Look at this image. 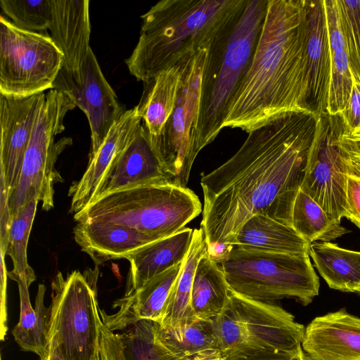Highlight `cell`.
I'll return each instance as SVG.
<instances>
[{
	"label": "cell",
	"instance_id": "cell-1",
	"mask_svg": "<svg viewBox=\"0 0 360 360\" xmlns=\"http://www.w3.org/2000/svg\"><path fill=\"white\" fill-rule=\"evenodd\" d=\"M317 120L306 110L288 113L249 133L229 160L202 177L200 228L212 258L233 246L242 225L256 214L290 225Z\"/></svg>",
	"mask_w": 360,
	"mask_h": 360
},
{
	"label": "cell",
	"instance_id": "cell-2",
	"mask_svg": "<svg viewBox=\"0 0 360 360\" xmlns=\"http://www.w3.org/2000/svg\"><path fill=\"white\" fill-rule=\"evenodd\" d=\"M307 33L306 0H268L252 61L229 102L224 128L249 134L288 113L308 111Z\"/></svg>",
	"mask_w": 360,
	"mask_h": 360
},
{
	"label": "cell",
	"instance_id": "cell-3",
	"mask_svg": "<svg viewBox=\"0 0 360 360\" xmlns=\"http://www.w3.org/2000/svg\"><path fill=\"white\" fill-rule=\"evenodd\" d=\"M246 0H161L141 16L138 43L125 63L146 83L187 57L209 49Z\"/></svg>",
	"mask_w": 360,
	"mask_h": 360
},
{
	"label": "cell",
	"instance_id": "cell-4",
	"mask_svg": "<svg viewBox=\"0 0 360 360\" xmlns=\"http://www.w3.org/2000/svg\"><path fill=\"white\" fill-rule=\"evenodd\" d=\"M267 7L268 0H246L208 49L195 131L198 153L224 129L229 102L252 61Z\"/></svg>",
	"mask_w": 360,
	"mask_h": 360
},
{
	"label": "cell",
	"instance_id": "cell-5",
	"mask_svg": "<svg viewBox=\"0 0 360 360\" xmlns=\"http://www.w3.org/2000/svg\"><path fill=\"white\" fill-rule=\"evenodd\" d=\"M202 212L195 193L169 182L152 183L103 195L73 215L77 222H108L165 238Z\"/></svg>",
	"mask_w": 360,
	"mask_h": 360
},
{
	"label": "cell",
	"instance_id": "cell-6",
	"mask_svg": "<svg viewBox=\"0 0 360 360\" xmlns=\"http://www.w3.org/2000/svg\"><path fill=\"white\" fill-rule=\"evenodd\" d=\"M231 292L272 302L294 299L304 306L319 295V278L309 253L269 252L233 246L216 259Z\"/></svg>",
	"mask_w": 360,
	"mask_h": 360
},
{
	"label": "cell",
	"instance_id": "cell-7",
	"mask_svg": "<svg viewBox=\"0 0 360 360\" xmlns=\"http://www.w3.org/2000/svg\"><path fill=\"white\" fill-rule=\"evenodd\" d=\"M212 321L224 360L264 352L303 351L305 327L272 302L231 292L226 305Z\"/></svg>",
	"mask_w": 360,
	"mask_h": 360
},
{
	"label": "cell",
	"instance_id": "cell-8",
	"mask_svg": "<svg viewBox=\"0 0 360 360\" xmlns=\"http://www.w3.org/2000/svg\"><path fill=\"white\" fill-rule=\"evenodd\" d=\"M75 107L68 96L56 89L46 94L34 120L18 186L8 197L11 219L34 200L41 202L45 211L53 207V185L62 180L55 164L63 150L72 143L70 137L57 142L55 138L64 131L65 117Z\"/></svg>",
	"mask_w": 360,
	"mask_h": 360
},
{
	"label": "cell",
	"instance_id": "cell-9",
	"mask_svg": "<svg viewBox=\"0 0 360 360\" xmlns=\"http://www.w3.org/2000/svg\"><path fill=\"white\" fill-rule=\"evenodd\" d=\"M98 269L88 275L58 272L51 282L48 338L56 342L65 360H95L102 323L96 292Z\"/></svg>",
	"mask_w": 360,
	"mask_h": 360
},
{
	"label": "cell",
	"instance_id": "cell-10",
	"mask_svg": "<svg viewBox=\"0 0 360 360\" xmlns=\"http://www.w3.org/2000/svg\"><path fill=\"white\" fill-rule=\"evenodd\" d=\"M63 61L50 36L0 16V94L25 97L52 89Z\"/></svg>",
	"mask_w": 360,
	"mask_h": 360
},
{
	"label": "cell",
	"instance_id": "cell-11",
	"mask_svg": "<svg viewBox=\"0 0 360 360\" xmlns=\"http://www.w3.org/2000/svg\"><path fill=\"white\" fill-rule=\"evenodd\" d=\"M208 49H200L182 61L181 86L174 110L160 135L149 137L170 183L182 187H186L198 154L195 149V131Z\"/></svg>",
	"mask_w": 360,
	"mask_h": 360
},
{
	"label": "cell",
	"instance_id": "cell-12",
	"mask_svg": "<svg viewBox=\"0 0 360 360\" xmlns=\"http://www.w3.org/2000/svg\"><path fill=\"white\" fill-rule=\"evenodd\" d=\"M315 136L308 155L300 188L331 217L347 218L345 169L347 157L338 139L344 131L340 115L317 116Z\"/></svg>",
	"mask_w": 360,
	"mask_h": 360
},
{
	"label": "cell",
	"instance_id": "cell-13",
	"mask_svg": "<svg viewBox=\"0 0 360 360\" xmlns=\"http://www.w3.org/2000/svg\"><path fill=\"white\" fill-rule=\"evenodd\" d=\"M53 89L68 96L86 115L91 129V150L95 152L110 129L127 110L105 78L91 49L78 75L61 68Z\"/></svg>",
	"mask_w": 360,
	"mask_h": 360
},
{
	"label": "cell",
	"instance_id": "cell-14",
	"mask_svg": "<svg viewBox=\"0 0 360 360\" xmlns=\"http://www.w3.org/2000/svg\"><path fill=\"white\" fill-rule=\"evenodd\" d=\"M44 92L25 97L0 94V184L15 190Z\"/></svg>",
	"mask_w": 360,
	"mask_h": 360
},
{
	"label": "cell",
	"instance_id": "cell-15",
	"mask_svg": "<svg viewBox=\"0 0 360 360\" xmlns=\"http://www.w3.org/2000/svg\"><path fill=\"white\" fill-rule=\"evenodd\" d=\"M141 124L137 105L127 110L112 125L98 148L89 153L84 174L72 184L68 191L70 213L74 215L92 202Z\"/></svg>",
	"mask_w": 360,
	"mask_h": 360
},
{
	"label": "cell",
	"instance_id": "cell-16",
	"mask_svg": "<svg viewBox=\"0 0 360 360\" xmlns=\"http://www.w3.org/2000/svg\"><path fill=\"white\" fill-rule=\"evenodd\" d=\"M302 348L307 360H360V318L345 308L315 317Z\"/></svg>",
	"mask_w": 360,
	"mask_h": 360
},
{
	"label": "cell",
	"instance_id": "cell-17",
	"mask_svg": "<svg viewBox=\"0 0 360 360\" xmlns=\"http://www.w3.org/2000/svg\"><path fill=\"white\" fill-rule=\"evenodd\" d=\"M308 33L306 47L307 110L326 112L331 75V53L324 0H306Z\"/></svg>",
	"mask_w": 360,
	"mask_h": 360
},
{
	"label": "cell",
	"instance_id": "cell-18",
	"mask_svg": "<svg viewBox=\"0 0 360 360\" xmlns=\"http://www.w3.org/2000/svg\"><path fill=\"white\" fill-rule=\"evenodd\" d=\"M182 264L154 277L131 294L116 300L112 307L118 309L115 314H108L100 309L103 323L112 332L124 330L141 320L160 323Z\"/></svg>",
	"mask_w": 360,
	"mask_h": 360
},
{
	"label": "cell",
	"instance_id": "cell-19",
	"mask_svg": "<svg viewBox=\"0 0 360 360\" xmlns=\"http://www.w3.org/2000/svg\"><path fill=\"white\" fill-rule=\"evenodd\" d=\"M49 30L63 55L61 68L78 75L91 49L89 1L52 0Z\"/></svg>",
	"mask_w": 360,
	"mask_h": 360
},
{
	"label": "cell",
	"instance_id": "cell-20",
	"mask_svg": "<svg viewBox=\"0 0 360 360\" xmlns=\"http://www.w3.org/2000/svg\"><path fill=\"white\" fill-rule=\"evenodd\" d=\"M82 250L96 265L111 259H127L144 246L163 238L108 222L80 221L73 229Z\"/></svg>",
	"mask_w": 360,
	"mask_h": 360
},
{
	"label": "cell",
	"instance_id": "cell-21",
	"mask_svg": "<svg viewBox=\"0 0 360 360\" xmlns=\"http://www.w3.org/2000/svg\"><path fill=\"white\" fill-rule=\"evenodd\" d=\"M162 182L170 183L142 123L92 202L117 191Z\"/></svg>",
	"mask_w": 360,
	"mask_h": 360
},
{
	"label": "cell",
	"instance_id": "cell-22",
	"mask_svg": "<svg viewBox=\"0 0 360 360\" xmlns=\"http://www.w3.org/2000/svg\"><path fill=\"white\" fill-rule=\"evenodd\" d=\"M193 229L178 232L151 243L129 255L130 263L124 295H129L147 282L183 262L192 241Z\"/></svg>",
	"mask_w": 360,
	"mask_h": 360
},
{
	"label": "cell",
	"instance_id": "cell-23",
	"mask_svg": "<svg viewBox=\"0 0 360 360\" xmlns=\"http://www.w3.org/2000/svg\"><path fill=\"white\" fill-rule=\"evenodd\" d=\"M309 245L290 225L262 214L252 216L242 225L233 245L245 249L288 254L309 253Z\"/></svg>",
	"mask_w": 360,
	"mask_h": 360
},
{
	"label": "cell",
	"instance_id": "cell-24",
	"mask_svg": "<svg viewBox=\"0 0 360 360\" xmlns=\"http://www.w3.org/2000/svg\"><path fill=\"white\" fill-rule=\"evenodd\" d=\"M325 13L331 53V75L326 112L338 115L347 106L353 79L338 5L335 2L328 3Z\"/></svg>",
	"mask_w": 360,
	"mask_h": 360
},
{
	"label": "cell",
	"instance_id": "cell-25",
	"mask_svg": "<svg viewBox=\"0 0 360 360\" xmlns=\"http://www.w3.org/2000/svg\"><path fill=\"white\" fill-rule=\"evenodd\" d=\"M156 336L177 360H224L212 319H197L184 328L156 322Z\"/></svg>",
	"mask_w": 360,
	"mask_h": 360
},
{
	"label": "cell",
	"instance_id": "cell-26",
	"mask_svg": "<svg viewBox=\"0 0 360 360\" xmlns=\"http://www.w3.org/2000/svg\"><path fill=\"white\" fill-rule=\"evenodd\" d=\"M181 63L144 83L137 107L150 139L160 135L176 105L182 76Z\"/></svg>",
	"mask_w": 360,
	"mask_h": 360
},
{
	"label": "cell",
	"instance_id": "cell-27",
	"mask_svg": "<svg viewBox=\"0 0 360 360\" xmlns=\"http://www.w3.org/2000/svg\"><path fill=\"white\" fill-rule=\"evenodd\" d=\"M20 295V319L12 330L15 341L22 350L37 354L40 359L49 354V307L44 304L46 287L44 284L38 285L35 298V308H32L29 286L25 276H21L16 281Z\"/></svg>",
	"mask_w": 360,
	"mask_h": 360
},
{
	"label": "cell",
	"instance_id": "cell-28",
	"mask_svg": "<svg viewBox=\"0 0 360 360\" xmlns=\"http://www.w3.org/2000/svg\"><path fill=\"white\" fill-rule=\"evenodd\" d=\"M207 252V245L202 229H194L188 252L171 292L163 319L159 323L161 326L184 328L198 319L191 307L192 284L197 265Z\"/></svg>",
	"mask_w": 360,
	"mask_h": 360
},
{
	"label": "cell",
	"instance_id": "cell-29",
	"mask_svg": "<svg viewBox=\"0 0 360 360\" xmlns=\"http://www.w3.org/2000/svg\"><path fill=\"white\" fill-rule=\"evenodd\" d=\"M309 255L330 288L356 292L360 286V252L339 247L331 242H315Z\"/></svg>",
	"mask_w": 360,
	"mask_h": 360
},
{
	"label": "cell",
	"instance_id": "cell-30",
	"mask_svg": "<svg viewBox=\"0 0 360 360\" xmlns=\"http://www.w3.org/2000/svg\"><path fill=\"white\" fill-rule=\"evenodd\" d=\"M231 290L217 261L208 252L200 259L193 277L191 307L200 319H212L226 305Z\"/></svg>",
	"mask_w": 360,
	"mask_h": 360
},
{
	"label": "cell",
	"instance_id": "cell-31",
	"mask_svg": "<svg viewBox=\"0 0 360 360\" xmlns=\"http://www.w3.org/2000/svg\"><path fill=\"white\" fill-rule=\"evenodd\" d=\"M290 224L310 244L330 242L349 232L300 187L291 206Z\"/></svg>",
	"mask_w": 360,
	"mask_h": 360
},
{
	"label": "cell",
	"instance_id": "cell-32",
	"mask_svg": "<svg viewBox=\"0 0 360 360\" xmlns=\"http://www.w3.org/2000/svg\"><path fill=\"white\" fill-rule=\"evenodd\" d=\"M38 202L37 200H32L13 217L5 253L13 265L7 272L8 277L16 282L24 276L30 285L36 280V275L28 264L27 248Z\"/></svg>",
	"mask_w": 360,
	"mask_h": 360
},
{
	"label": "cell",
	"instance_id": "cell-33",
	"mask_svg": "<svg viewBox=\"0 0 360 360\" xmlns=\"http://www.w3.org/2000/svg\"><path fill=\"white\" fill-rule=\"evenodd\" d=\"M118 333L125 360H177L158 340L156 322L141 320Z\"/></svg>",
	"mask_w": 360,
	"mask_h": 360
},
{
	"label": "cell",
	"instance_id": "cell-34",
	"mask_svg": "<svg viewBox=\"0 0 360 360\" xmlns=\"http://www.w3.org/2000/svg\"><path fill=\"white\" fill-rule=\"evenodd\" d=\"M4 13L17 27L30 32L49 29L52 16V0H1Z\"/></svg>",
	"mask_w": 360,
	"mask_h": 360
},
{
	"label": "cell",
	"instance_id": "cell-35",
	"mask_svg": "<svg viewBox=\"0 0 360 360\" xmlns=\"http://www.w3.org/2000/svg\"><path fill=\"white\" fill-rule=\"evenodd\" d=\"M338 1L351 73L360 80V1Z\"/></svg>",
	"mask_w": 360,
	"mask_h": 360
},
{
	"label": "cell",
	"instance_id": "cell-36",
	"mask_svg": "<svg viewBox=\"0 0 360 360\" xmlns=\"http://www.w3.org/2000/svg\"><path fill=\"white\" fill-rule=\"evenodd\" d=\"M347 219L360 229V164L348 158L345 169Z\"/></svg>",
	"mask_w": 360,
	"mask_h": 360
},
{
	"label": "cell",
	"instance_id": "cell-37",
	"mask_svg": "<svg viewBox=\"0 0 360 360\" xmlns=\"http://www.w3.org/2000/svg\"><path fill=\"white\" fill-rule=\"evenodd\" d=\"M353 79V87L347 106L340 115L342 118L344 133H360V80Z\"/></svg>",
	"mask_w": 360,
	"mask_h": 360
},
{
	"label": "cell",
	"instance_id": "cell-38",
	"mask_svg": "<svg viewBox=\"0 0 360 360\" xmlns=\"http://www.w3.org/2000/svg\"><path fill=\"white\" fill-rule=\"evenodd\" d=\"M1 255V306H0V340H5L8 331V314L6 307V282L7 271L5 264V255Z\"/></svg>",
	"mask_w": 360,
	"mask_h": 360
},
{
	"label": "cell",
	"instance_id": "cell-39",
	"mask_svg": "<svg viewBox=\"0 0 360 360\" xmlns=\"http://www.w3.org/2000/svg\"><path fill=\"white\" fill-rule=\"evenodd\" d=\"M338 144L347 158L360 164V133L347 134L343 131L338 139Z\"/></svg>",
	"mask_w": 360,
	"mask_h": 360
},
{
	"label": "cell",
	"instance_id": "cell-40",
	"mask_svg": "<svg viewBox=\"0 0 360 360\" xmlns=\"http://www.w3.org/2000/svg\"><path fill=\"white\" fill-rule=\"evenodd\" d=\"M224 360H307L304 352L292 353L274 352L259 353L250 356H236Z\"/></svg>",
	"mask_w": 360,
	"mask_h": 360
},
{
	"label": "cell",
	"instance_id": "cell-41",
	"mask_svg": "<svg viewBox=\"0 0 360 360\" xmlns=\"http://www.w3.org/2000/svg\"><path fill=\"white\" fill-rule=\"evenodd\" d=\"M47 360H65L56 342L49 340V354Z\"/></svg>",
	"mask_w": 360,
	"mask_h": 360
},
{
	"label": "cell",
	"instance_id": "cell-42",
	"mask_svg": "<svg viewBox=\"0 0 360 360\" xmlns=\"http://www.w3.org/2000/svg\"><path fill=\"white\" fill-rule=\"evenodd\" d=\"M104 360H125V359L122 354L117 353L107 357Z\"/></svg>",
	"mask_w": 360,
	"mask_h": 360
},
{
	"label": "cell",
	"instance_id": "cell-43",
	"mask_svg": "<svg viewBox=\"0 0 360 360\" xmlns=\"http://www.w3.org/2000/svg\"><path fill=\"white\" fill-rule=\"evenodd\" d=\"M95 360H101V359H100V355H99V353L97 354V356H96V357Z\"/></svg>",
	"mask_w": 360,
	"mask_h": 360
},
{
	"label": "cell",
	"instance_id": "cell-44",
	"mask_svg": "<svg viewBox=\"0 0 360 360\" xmlns=\"http://www.w3.org/2000/svg\"><path fill=\"white\" fill-rule=\"evenodd\" d=\"M356 292L358 293L360 295V286H359V288H358V290H356Z\"/></svg>",
	"mask_w": 360,
	"mask_h": 360
},
{
	"label": "cell",
	"instance_id": "cell-45",
	"mask_svg": "<svg viewBox=\"0 0 360 360\" xmlns=\"http://www.w3.org/2000/svg\"><path fill=\"white\" fill-rule=\"evenodd\" d=\"M47 357H48V355L45 358L41 359L40 360H47Z\"/></svg>",
	"mask_w": 360,
	"mask_h": 360
},
{
	"label": "cell",
	"instance_id": "cell-46",
	"mask_svg": "<svg viewBox=\"0 0 360 360\" xmlns=\"http://www.w3.org/2000/svg\"></svg>",
	"mask_w": 360,
	"mask_h": 360
}]
</instances>
